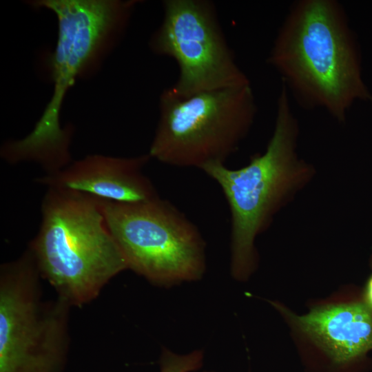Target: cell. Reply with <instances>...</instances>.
I'll return each instance as SVG.
<instances>
[{
    "label": "cell",
    "instance_id": "cell-1",
    "mask_svg": "<svg viewBox=\"0 0 372 372\" xmlns=\"http://www.w3.org/2000/svg\"><path fill=\"white\" fill-rule=\"evenodd\" d=\"M267 63L302 108L323 110L339 122L357 101H372L347 15L336 0L292 3Z\"/></svg>",
    "mask_w": 372,
    "mask_h": 372
},
{
    "label": "cell",
    "instance_id": "cell-2",
    "mask_svg": "<svg viewBox=\"0 0 372 372\" xmlns=\"http://www.w3.org/2000/svg\"><path fill=\"white\" fill-rule=\"evenodd\" d=\"M298 135L291 98L281 85L275 126L265 152L238 169L229 168L225 163L201 169L220 187L230 210V270L238 281H247L258 267L257 236L312 176L310 165L298 156Z\"/></svg>",
    "mask_w": 372,
    "mask_h": 372
},
{
    "label": "cell",
    "instance_id": "cell-3",
    "mask_svg": "<svg viewBox=\"0 0 372 372\" xmlns=\"http://www.w3.org/2000/svg\"><path fill=\"white\" fill-rule=\"evenodd\" d=\"M28 248L41 278L71 307L91 302L128 269L99 199L76 191L48 188L40 228Z\"/></svg>",
    "mask_w": 372,
    "mask_h": 372
},
{
    "label": "cell",
    "instance_id": "cell-4",
    "mask_svg": "<svg viewBox=\"0 0 372 372\" xmlns=\"http://www.w3.org/2000/svg\"><path fill=\"white\" fill-rule=\"evenodd\" d=\"M138 3L135 0H39L37 9H48L56 17V45L47 57L53 93L28 143L43 151L68 146L72 129L61 128L60 113L64 98L76 80L95 74L118 43Z\"/></svg>",
    "mask_w": 372,
    "mask_h": 372
},
{
    "label": "cell",
    "instance_id": "cell-5",
    "mask_svg": "<svg viewBox=\"0 0 372 372\" xmlns=\"http://www.w3.org/2000/svg\"><path fill=\"white\" fill-rule=\"evenodd\" d=\"M159 118L148 154L175 167L225 163L250 131L257 113L251 84L181 98L169 88L159 98Z\"/></svg>",
    "mask_w": 372,
    "mask_h": 372
},
{
    "label": "cell",
    "instance_id": "cell-6",
    "mask_svg": "<svg viewBox=\"0 0 372 372\" xmlns=\"http://www.w3.org/2000/svg\"><path fill=\"white\" fill-rule=\"evenodd\" d=\"M28 248L0 269V372H61L70 344L71 306L43 300Z\"/></svg>",
    "mask_w": 372,
    "mask_h": 372
},
{
    "label": "cell",
    "instance_id": "cell-7",
    "mask_svg": "<svg viewBox=\"0 0 372 372\" xmlns=\"http://www.w3.org/2000/svg\"><path fill=\"white\" fill-rule=\"evenodd\" d=\"M99 199L129 269L161 287L201 279L206 269L205 240L172 203L160 196L132 204Z\"/></svg>",
    "mask_w": 372,
    "mask_h": 372
},
{
    "label": "cell",
    "instance_id": "cell-8",
    "mask_svg": "<svg viewBox=\"0 0 372 372\" xmlns=\"http://www.w3.org/2000/svg\"><path fill=\"white\" fill-rule=\"evenodd\" d=\"M163 10L149 47L176 61L178 77L168 87L174 94L185 98L251 84L227 44L212 2L165 0Z\"/></svg>",
    "mask_w": 372,
    "mask_h": 372
},
{
    "label": "cell",
    "instance_id": "cell-9",
    "mask_svg": "<svg viewBox=\"0 0 372 372\" xmlns=\"http://www.w3.org/2000/svg\"><path fill=\"white\" fill-rule=\"evenodd\" d=\"M289 329L304 372H367L372 366V310L362 291L344 286L299 314L269 301Z\"/></svg>",
    "mask_w": 372,
    "mask_h": 372
},
{
    "label": "cell",
    "instance_id": "cell-10",
    "mask_svg": "<svg viewBox=\"0 0 372 372\" xmlns=\"http://www.w3.org/2000/svg\"><path fill=\"white\" fill-rule=\"evenodd\" d=\"M150 158L148 154L134 157L89 155L37 182L48 188L76 191L114 203H143L159 197L143 173Z\"/></svg>",
    "mask_w": 372,
    "mask_h": 372
},
{
    "label": "cell",
    "instance_id": "cell-11",
    "mask_svg": "<svg viewBox=\"0 0 372 372\" xmlns=\"http://www.w3.org/2000/svg\"><path fill=\"white\" fill-rule=\"evenodd\" d=\"M203 360L202 350L177 354L164 348L160 358V372H194L202 367Z\"/></svg>",
    "mask_w": 372,
    "mask_h": 372
},
{
    "label": "cell",
    "instance_id": "cell-12",
    "mask_svg": "<svg viewBox=\"0 0 372 372\" xmlns=\"http://www.w3.org/2000/svg\"><path fill=\"white\" fill-rule=\"evenodd\" d=\"M362 296L366 305L372 310V272L366 281Z\"/></svg>",
    "mask_w": 372,
    "mask_h": 372
}]
</instances>
